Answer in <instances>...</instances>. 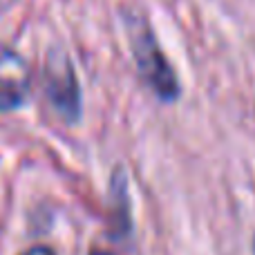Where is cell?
Masks as SVG:
<instances>
[{
	"mask_svg": "<svg viewBox=\"0 0 255 255\" xmlns=\"http://www.w3.org/2000/svg\"><path fill=\"white\" fill-rule=\"evenodd\" d=\"M126 34L132 56H134V65L143 83L161 101H175L179 97V81H177V74L168 63L166 54L159 47L148 20L141 13H130L126 18Z\"/></svg>",
	"mask_w": 255,
	"mask_h": 255,
	"instance_id": "cell-1",
	"label": "cell"
},
{
	"mask_svg": "<svg viewBox=\"0 0 255 255\" xmlns=\"http://www.w3.org/2000/svg\"><path fill=\"white\" fill-rule=\"evenodd\" d=\"M43 85L54 112L67 124H74L81 115V90L74 67L63 52H52L45 61Z\"/></svg>",
	"mask_w": 255,
	"mask_h": 255,
	"instance_id": "cell-2",
	"label": "cell"
},
{
	"mask_svg": "<svg viewBox=\"0 0 255 255\" xmlns=\"http://www.w3.org/2000/svg\"><path fill=\"white\" fill-rule=\"evenodd\" d=\"M31 72L16 49L0 45V112L16 110L27 99Z\"/></svg>",
	"mask_w": 255,
	"mask_h": 255,
	"instance_id": "cell-3",
	"label": "cell"
},
{
	"mask_svg": "<svg viewBox=\"0 0 255 255\" xmlns=\"http://www.w3.org/2000/svg\"><path fill=\"white\" fill-rule=\"evenodd\" d=\"M20 255H56V253H54L49 247H43V244H38V247H31V249H27V251H22Z\"/></svg>",
	"mask_w": 255,
	"mask_h": 255,
	"instance_id": "cell-4",
	"label": "cell"
},
{
	"mask_svg": "<svg viewBox=\"0 0 255 255\" xmlns=\"http://www.w3.org/2000/svg\"><path fill=\"white\" fill-rule=\"evenodd\" d=\"M9 4H11V0H0V11H2L4 7H9Z\"/></svg>",
	"mask_w": 255,
	"mask_h": 255,
	"instance_id": "cell-5",
	"label": "cell"
}]
</instances>
